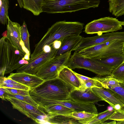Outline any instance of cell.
<instances>
[{
  "mask_svg": "<svg viewBox=\"0 0 124 124\" xmlns=\"http://www.w3.org/2000/svg\"><path fill=\"white\" fill-rule=\"evenodd\" d=\"M70 90L62 80L57 78L45 81L29 91L30 95L43 108L55 101L70 100Z\"/></svg>",
  "mask_w": 124,
  "mask_h": 124,
  "instance_id": "1",
  "label": "cell"
},
{
  "mask_svg": "<svg viewBox=\"0 0 124 124\" xmlns=\"http://www.w3.org/2000/svg\"><path fill=\"white\" fill-rule=\"evenodd\" d=\"M84 24L77 22L61 21L56 22L49 28L40 40L35 46L32 57H35L43 52L44 47L50 45L54 41L70 36L80 35L82 32Z\"/></svg>",
  "mask_w": 124,
  "mask_h": 124,
  "instance_id": "2",
  "label": "cell"
},
{
  "mask_svg": "<svg viewBox=\"0 0 124 124\" xmlns=\"http://www.w3.org/2000/svg\"><path fill=\"white\" fill-rule=\"evenodd\" d=\"M25 54L14 46L6 37H2L0 39V77L27 64L28 61L24 58Z\"/></svg>",
  "mask_w": 124,
  "mask_h": 124,
  "instance_id": "3",
  "label": "cell"
},
{
  "mask_svg": "<svg viewBox=\"0 0 124 124\" xmlns=\"http://www.w3.org/2000/svg\"><path fill=\"white\" fill-rule=\"evenodd\" d=\"M100 0H45L43 12L49 14L71 13L98 7Z\"/></svg>",
  "mask_w": 124,
  "mask_h": 124,
  "instance_id": "4",
  "label": "cell"
},
{
  "mask_svg": "<svg viewBox=\"0 0 124 124\" xmlns=\"http://www.w3.org/2000/svg\"><path fill=\"white\" fill-rule=\"evenodd\" d=\"M68 67L72 70L76 68L84 69L98 76H103L110 75L114 69L95 59L84 56L76 51L71 55Z\"/></svg>",
  "mask_w": 124,
  "mask_h": 124,
  "instance_id": "5",
  "label": "cell"
},
{
  "mask_svg": "<svg viewBox=\"0 0 124 124\" xmlns=\"http://www.w3.org/2000/svg\"><path fill=\"white\" fill-rule=\"evenodd\" d=\"M71 52L54 57L41 67L36 75L45 81L58 78L60 71L65 67H68Z\"/></svg>",
  "mask_w": 124,
  "mask_h": 124,
  "instance_id": "6",
  "label": "cell"
},
{
  "mask_svg": "<svg viewBox=\"0 0 124 124\" xmlns=\"http://www.w3.org/2000/svg\"><path fill=\"white\" fill-rule=\"evenodd\" d=\"M124 22L116 18L105 17L94 20L87 23L85 27V31L88 34H97L100 35L103 33L114 32L122 29Z\"/></svg>",
  "mask_w": 124,
  "mask_h": 124,
  "instance_id": "7",
  "label": "cell"
},
{
  "mask_svg": "<svg viewBox=\"0 0 124 124\" xmlns=\"http://www.w3.org/2000/svg\"><path fill=\"white\" fill-rule=\"evenodd\" d=\"M5 98L10 102L13 109L17 110L36 123L41 124L47 120V114L41 107L37 108L17 99L7 96H5Z\"/></svg>",
  "mask_w": 124,
  "mask_h": 124,
  "instance_id": "8",
  "label": "cell"
},
{
  "mask_svg": "<svg viewBox=\"0 0 124 124\" xmlns=\"http://www.w3.org/2000/svg\"><path fill=\"white\" fill-rule=\"evenodd\" d=\"M51 50L48 52H44L37 56L30 58L27 64H24L16 70V72H24L27 73L36 74L39 69L46 62L55 56L57 49L51 44Z\"/></svg>",
  "mask_w": 124,
  "mask_h": 124,
  "instance_id": "9",
  "label": "cell"
},
{
  "mask_svg": "<svg viewBox=\"0 0 124 124\" xmlns=\"http://www.w3.org/2000/svg\"><path fill=\"white\" fill-rule=\"evenodd\" d=\"M8 20L6 37L14 46L25 54V57L30 58V52L25 47L21 38L20 24L17 23L12 21L9 17Z\"/></svg>",
  "mask_w": 124,
  "mask_h": 124,
  "instance_id": "10",
  "label": "cell"
},
{
  "mask_svg": "<svg viewBox=\"0 0 124 124\" xmlns=\"http://www.w3.org/2000/svg\"><path fill=\"white\" fill-rule=\"evenodd\" d=\"M7 78L26 86L30 89L36 88L45 81L36 74L24 72L11 73Z\"/></svg>",
  "mask_w": 124,
  "mask_h": 124,
  "instance_id": "11",
  "label": "cell"
},
{
  "mask_svg": "<svg viewBox=\"0 0 124 124\" xmlns=\"http://www.w3.org/2000/svg\"><path fill=\"white\" fill-rule=\"evenodd\" d=\"M92 88L83 90L79 89L70 91V100L83 103H94L102 101L92 91Z\"/></svg>",
  "mask_w": 124,
  "mask_h": 124,
  "instance_id": "12",
  "label": "cell"
},
{
  "mask_svg": "<svg viewBox=\"0 0 124 124\" xmlns=\"http://www.w3.org/2000/svg\"><path fill=\"white\" fill-rule=\"evenodd\" d=\"M56 104H60L71 108L75 112L85 111L98 114L97 108L94 103H83L70 100L53 101L49 103L45 107Z\"/></svg>",
  "mask_w": 124,
  "mask_h": 124,
  "instance_id": "13",
  "label": "cell"
},
{
  "mask_svg": "<svg viewBox=\"0 0 124 124\" xmlns=\"http://www.w3.org/2000/svg\"><path fill=\"white\" fill-rule=\"evenodd\" d=\"M58 78L63 81L70 90L79 89L81 84L78 78L73 71L68 67H66L60 72Z\"/></svg>",
  "mask_w": 124,
  "mask_h": 124,
  "instance_id": "14",
  "label": "cell"
},
{
  "mask_svg": "<svg viewBox=\"0 0 124 124\" xmlns=\"http://www.w3.org/2000/svg\"><path fill=\"white\" fill-rule=\"evenodd\" d=\"M82 37L79 35L68 37L60 40L61 42V46L57 50L55 56H59L68 52L72 51Z\"/></svg>",
  "mask_w": 124,
  "mask_h": 124,
  "instance_id": "15",
  "label": "cell"
},
{
  "mask_svg": "<svg viewBox=\"0 0 124 124\" xmlns=\"http://www.w3.org/2000/svg\"><path fill=\"white\" fill-rule=\"evenodd\" d=\"M93 92L102 101L108 103L114 108L116 105L120 104L124 107V104L112 93L103 87H94L92 88Z\"/></svg>",
  "mask_w": 124,
  "mask_h": 124,
  "instance_id": "16",
  "label": "cell"
},
{
  "mask_svg": "<svg viewBox=\"0 0 124 124\" xmlns=\"http://www.w3.org/2000/svg\"><path fill=\"white\" fill-rule=\"evenodd\" d=\"M121 40H116L104 42L86 48L78 52L84 56L92 58L103 50L117 44Z\"/></svg>",
  "mask_w": 124,
  "mask_h": 124,
  "instance_id": "17",
  "label": "cell"
},
{
  "mask_svg": "<svg viewBox=\"0 0 124 124\" xmlns=\"http://www.w3.org/2000/svg\"><path fill=\"white\" fill-rule=\"evenodd\" d=\"M112 93L124 104V82L113 77L109 83L103 87Z\"/></svg>",
  "mask_w": 124,
  "mask_h": 124,
  "instance_id": "18",
  "label": "cell"
},
{
  "mask_svg": "<svg viewBox=\"0 0 124 124\" xmlns=\"http://www.w3.org/2000/svg\"><path fill=\"white\" fill-rule=\"evenodd\" d=\"M47 113L48 117L58 115L69 116L73 112V109L60 104H54L43 108Z\"/></svg>",
  "mask_w": 124,
  "mask_h": 124,
  "instance_id": "19",
  "label": "cell"
},
{
  "mask_svg": "<svg viewBox=\"0 0 124 124\" xmlns=\"http://www.w3.org/2000/svg\"><path fill=\"white\" fill-rule=\"evenodd\" d=\"M23 8L38 16L43 12L45 0H22Z\"/></svg>",
  "mask_w": 124,
  "mask_h": 124,
  "instance_id": "20",
  "label": "cell"
},
{
  "mask_svg": "<svg viewBox=\"0 0 124 124\" xmlns=\"http://www.w3.org/2000/svg\"><path fill=\"white\" fill-rule=\"evenodd\" d=\"M95 59L114 69L124 61V53L115 54L103 59Z\"/></svg>",
  "mask_w": 124,
  "mask_h": 124,
  "instance_id": "21",
  "label": "cell"
},
{
  "mask_svg": "<svg viewBox=\"0 0 124 124\" xmlns=\"http://www.w3.org/2000/svg\"><path fill=\"white\" fill-rule=\"evenodd\" d=\"M97 114L85 111L74 112L68 116L77 120L80 124H89L95 118Z\"/></svg>",
  "mask_w": 124,
  "mask_h": 124,
  "instance_id": "22",
  "label": "cell"
},
{
  "mask_svg": "<svg viewBox=\"0 0 124 124\" xmlns=\"http://www.w3.org/2000/svg\"><path fill=\"white\" fill-rule=\"evenodd\" d=\"M109 11L118 17L124 15V0H109Z\"/></svg>",
  "mask_w": 124,
  "mask_h": 124,
  "instance_id": "23",
  "label": "cell"
},
{
  "mask_svg": "<svg viewBox=\"0 0 124 124\" xmlns=\"http://www.w3.org/2000/svg\"><path fill=\"white\" fill-rule=\"evenodd\" d=\"M48 118V122L51 124H80L77 120L67 116L58 115Z\"/></svg>",
  "mask_w": 124,
  "mask_h": 124,
  "instance_id": "24",
  "label": "cell"
},
{
  "mask_svg": "<svg viewBox=\"0 0 124 124\" xmlns=\"http://www.w3.org/2000/svg\"><path fill=\"white\" fill-rule=\"evenodd\" d=\"M9 2L8 0H0V21L5 25L8 19Z\"/></svg>",
  "mask_w": 124,
  "mask_h": 124,
  "instance_id": "25",
  "label": "cell"
},
{
  "mask_svg": "<svg viewBox=\"0 0 124 124\" xmlns=\"http://www.w3.org/2000/svg\"><path fill=\"white\" fill-rule=\"evenodd\" d=\"M115 109L112 111L107 109L106 110L97 114L95 118L89 124H102L107 120L114 112Z\"/></svg>",
  "mask_w": 124,
  "mask_h": 124,
  "instance_id": "26",
  "label": "cell"
},
{
  "mask_svg": "<svg viewBox=\"0 0 124 124\" xmlns=\"http://www.w3.org/2000/svg\"><path fill=\"white\" fill-rule=\"evenodd\" d=\"M21 34L22 40L25 46L30 52L29 43V37L30 35L28 31L27 25L24 21L22 25L21 26Z\"/></svg>",
  "mask_w": 124,
  "mask_h": 124,
  "instance_id": "27",
  "label": "cell"
},
{
  "mask_svg": "<svg viewBox=\"0 0 124 124\" xmlns=\"http://www.w3.org/2000/svg\"><path fill=\"white\" fill-rule=\"evenodd\" d=\"M14 98L27 103L36 107L39 108V105L30 96H24L18 94H12L6 92L5 95Z\"/></svg>",
  "mask_w": 124,
  "mask_h": 124,
  "instance_id": "28",
  "label": "cell"
},
{
  "mask_svg": "<svg viewBox=\"0 0 124 124\" xmlns=\"http://www.w3.org/2000/svg\"><path fill=\"white\" fill-rule=\"evenodd\" d=\"M81 86L79 89L84 90L87 88L94 87H103L102 84L93 78H90L81 84Z\"/></svg>",
  "mask_w": 124,
  "mask_h": 124,
  "instance_id": "29",
  "label": "cell"
},
{
  "mask_svg": "<svg viewBox=\"0 0 124 124\" xmlns=\"http://www.w3.org/2000/svg\"><path fill=\"white\" fill-rule=\"evenodd\" d=\"M110 75L118 80L124 82V61L113 70Z\"/></svg>",
  "mask_w": 124,
  "mask_h": 124,
  "instance_id": "30",
  "label": "cell"
},
{
  "mask_svg": "<svg viewBox=\"0 0 124 124\" xmlns=\"http://www.w3.org/2000/svg\"><path fill=\"white\" fill-rule=\"evenodd\" d=\"M108 120L118 121H124V109L120 110L115 109L114 112L109 117Z\"/></svg>",
  "mask_w": 124,
  "mask_h": 124,
  "instance_id": "31",
  "label": "cell"
},
{
  "mask_svg": "<svg viewBox=\"0 0 124 124\" xmlns=\"http://www.w3.org/2000/svg\"><path fill=\"white\" fill-rule=\"evenodd\" d=\"M4 88L6 92L7 93L24 96L30 95L29 91L10 88Z\"/></svg>",
  "mask_w": 124,
  "mask_h": 124,
  "instance_id": "32",
  "label": "cell"
},
{
  "mask_svg": "<svg viewBox=\"0 0 124 124\" xmlns=\"http://www.w3.org/2000/svg\"><path fill=\"white\" fill-rule=\"evenodd\" d=\"M0 87L8 88L21 89L29 91L30 89L28 87L23 85L2 84L0 85Z\"/></svg>",
  "mask_w": 124,
  "mask_h": 124,
  "instance_id": "33",
  "label": "cell"
},
{
  "mask_svg": "<svg viewBox=\"0 0 124 124\" xmlns=\"http://www.w3.org/2000/svg\"><path fill=\"white\" fill-rule=\"evenodd\" d=\"M6 93V92L4 88L3 87H0V98L3 100L7 101L5 97V95Z\"/></svg>",
  "mask_w": 124,
  "mask_h": 124,
  "instance_id": "34",
  "label": "cell"
},
{
  "mask_svg": "<svg viewBox=\"0 0 124 124\" xmlns=\"http://www.w3.org/2000/svg\"><path fill=\"white\" fill-rule=\"evenodd\" d=\"M61 44V40H59L54 41L52 44L54 47L57 50L60 47Z\"/></svg>",
  "mask_w": 124,
  "mask_h": 124,
  "instance_id": "35",
  "label": "cell"
},
{
  "mask_svg": "<svg viewBox=\"0 0 124 124\" xmlns=\"http://www.w3.org/2000/svg\"><path fill=\"white\" fill-rule=\"evenodd\" d=\"M17 0L20 8H22L23 7V4L22 0Z\"/></svg>",
  "mask_w": 124,
  "mask_h": 124,
  "instance_id": "36",
  "label": "cell"
},
{
  "mask_svg": "<svg viewBox=\"0 0 124 124\" xmlns=\"http://www.w3.org/2000/svg\"><path fill=\"white\" fill-rule=\"evenodd\" d=\"M116 121H115V120H114L113 121H111V122H107V123H106V122L104 123H104H103L102 124H116Z\"/></svg>",
  "mask_w": 124,
  "mask_h": 124,
  "instance_id": "37",
  "label": "cell"
},
{
  "mask_svg": "<svg viewBox=\"0 0 124 124\" xmlns=\"http://www.w3.org/2000/svg\"><path fill=\"white\" fill-rule=\"evenodd\" d=\"M114 109L113 107L110 105L107 108V109L108 110L110 111H112L114 110Z\"/></svg>",
  "mask_w": 124,
  "mask_h": 124,
  "instance_id": "38",
  "label": "cell"
},
{
  "mask_svg": "<svg viewBox=\"0 0 124 124\" xmlns=\"http://www.w3.org/2000/svg\"><path fill=\"white\" fill-rule=\"evenodd\" d=\"M7 34V31H6L4 32L2 34V35L3 37H6Z\"/></svg>",
  "mask_w": 124,
  "mask_h": 124,
  "instance_id": "39",
  "label": "cell"
},
{
  "mask_svg": "<svg viewBox=\"0 0 124 124\" xmlns=\"http://www.w3.org/2000/svg\"></svg>",
  "mask_w": 124,
  "mask_h": 124,
  "instance_id": "40",
  "label": "cell"
}]
</instances>
